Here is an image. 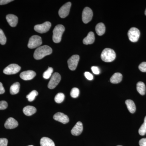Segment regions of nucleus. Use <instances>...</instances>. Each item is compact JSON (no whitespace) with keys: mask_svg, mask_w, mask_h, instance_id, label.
I'll return each instance as SVG.
<instances>
[{"mask_svg":"<svg viewBox=\"0 0 146 146\" xmlns=\"http://www.w3.org/2000/svg\"><path fill=\"white\" fill-rule=\"evenodd\" d=\"M52 52V49L47 45L38 47L34 53V58L36 60H40L45 56L51 54Z\"/></svg>","mask_w":146,"mask_h":146,"instance_id":"1","label":"nucleus"},{"mask_svg":"<svg viewBox=\"0 0 146 146\" xmlns=\"http://www.w3.org/2000/svg\"><path fill=\"white\" fill-rule=\"evenodd\" d=\"M65 28L63 25H58L55 27L53 31L52 39L55 43H59L61 41L62 36L65 31Z\"/></svg>","mask_w":146,"mask_h":146,"instance_id":"2","label":"nucleus"},{"mask_svg":"<svg viewBox=\"0 0 146 146\" xmlns=\"http://www.w3.org/2000/svg\"><path fill=\"white\" fill-rule=\"evenodd\" d=\"M116 53L114 50L106 48L103 50L101 57L102 60L105 62H111L116 58Z\"/></svg>","mask_w":146,"mask_h":146,"instance_id":"3","label":"nucleus"},{"mask_svg":"<svg viewBox=\"0 0 146 146\" xmlns=\"http://www.w3.org/2000/svg\"><path fill=\"white\" fill-rule=\"evenodd\" d=\"M42 39L41 36L38 35H33L29 40L28 47L29 48L34 49L42 45Z\"/></svg>","mask_w":146,"mask_h":146,"instance_id":"4","label":"nucleus"},{"mask_svg":"<svg viewBox=\"0 0 146 146\" xmlns=\"http://www.w3.org/2000/svg\"><path fill=\"white\" fill-rule=\"evenodd\" d=\"M129 39L131 42H137L140 36V31L135 27H132L128 32Z\"/></svg>","mask_w":146,"mask_h":146,"instance_id":"5","label":"nucleus"},{"mask_svg":"<svg viewBox=\"0 0 146 146\" xmlns=\"http://www.w3.org/2000/svg\"><path fill=\"white\" fill-rule=\"evenodd\" d=\"M61 80V76L59 73L56 72L52 76L48 84V88L50 89H53L55 88Z\"/></svg>","mask_w":146,"mask_h":146,"instance_id":"6","label":"nucleus"},{"mask_svg":"<svg viewBox=\"0 0 146 146\" xmlns=\"http://www.w3.org/2000/svg\"><path fill=\"white\" fill-rule=\"evenodd\" d=\"M51 27V23L49 22H46L44 23L35 25L34 27V30L39 33H46L49 30Z\"/></svg>","mask_w":146,"mask_h":146,"instance_id":"7","label":"nucleus"},{"mask_svg":"<svg viewBox=\"0 0 146 146\" xmlns=\"http://www.w3.org/2000/svg\"><path fill=\"white\" fill-rule=\"evenodd\" d=\"M21 70V67L16 64H11L8 65L3 70V73L7 75L17 74Z\"/></svg>","mask_w":146,"mask_h":146,"instance_id":"8","label":"nucleus"},{"mask_svg":"<svg viewBox=\"0 0 146 146\" xmlns=\"http://www.w3.org/2000/svg\"><path fill=\"white\" fill-rule=\"evenodd\" d=\"M93 13L92 10L89 7L84 8L82 13V20L84 23L87 24L92 20Z\"/></svg>","mask_w":146,"mask_h":146,"instance_id":"9","label":"nucleus"},{"mask_svg":"<svg viewBox=\"0 0 146 146\" xmlns=\"http://www.w3.org/2000/svg\"><path fill=\"white\" fill-rule=\"evenodd\" d=\"M79 59L80 56L78 55H74L68 59V67L71 70L74 71L76 70L78 65Z\"/></svg>","mask_w":146,"mask_h":146,"instance_id":"10","label":"nucleus"},{"mask_svg":"<svg viewBox=\"0 0 146 146\" xmlns=\"http://www.w3.org/2000/svg\"><path fill=\"white\" fill-rule=\"evenodd\" d=\"M71 5V2H68L65 3L60 7L58 11V14L60 18H65L69 15L70 9Z\"/></svg>","mask_w":146,"mask_h":146,"instance_id":"11","label":"nucleus"},{"mask_svg":"<svg viewBox=\"0 0 146 146\" xmlns=\"http://www.w3.org/2000/svg\"><path fill=\"white\" fill-rule=\"evenodd\" d=\"M53 119L63 124H66L69 122L68 116L62 112H58L55 114L53 116Z\"/></svg>","mask_w":146,"mask_h":146,"instance_id":"12","label":"nucleus"},{"mask_svg":"<svg viewBox=\"0 0 146 146\" xmlns=\"http://www.w3.org/2000/svg\"><path fill=\"white\" fill-rule=\"evenodd\" d=\"M36 75V73L34 71L28 70L21 73L20 74V77L23 80H31L34 78Z\"/></svg>","mask_w":146,"mask_h":146,"instance_id":"13","label":"nucleus"},{"mask_svg":"<svg viewBox=\"0 0 146 146\" xmlns=\"http://www.w3.org/2000/svg\"><path fill=\"white\" fill-rule=\"evenodd\" d=\"M83 131V125L80 121L78 122L71 130V133L74 136L80 135Z\"/></svg>","mask_w":146,"mask_h":146,"instance_id":"14","label":"nucleus"},{"mask_svg":"<svg viewBox=\"0 0 146 146\" xmlns=\"http://www.w3.org/2000/svg\"><path fill=\"white\" fill-rule=\"evenodd\" d=\"M18 121L14 118L10 117L7 119L5 123V127L7 129H12L18 126Z\"/></svg>","mask_w":146,"mask_h":146,"instance_id":"15","label":"nucleus"},{"mask_svg":"<svg viewBox=\"0 0 146 146\" xmlns=\"http://www.w3.org/2000/svg\"><path fill=\"white\" fill-rule=\"evenodd\" d=\"M6 18L11 27H14L17 26L18 23V18L17 16L13 14H8L7 15Z\"/></svg>","mask_w":146,"mask_h":146,"instance_id":"16","label":"nucleus"},{"mask_svg":"<svg viewBox=\"0 0 146 146\" xmlns=\"http://www.w3.org/2000/svg\"><path fill=\"white\" fill-rule=\"evenodd\" d=\"M95 37L94 33L93 32H90L87 36L84 39L83 43L85 45L91 44L95 42Z\"/></svg>","mask_w":146,"mask_h":146,"instance_id":"17","label":"nucleus"},{"mask_svg":"<svg viewBox=\"0 0 146 146\" xmlns=\"http://www.w3.org/2000/svg\"><path fill=\"white\" fill-rule=\"evenodd\" d=\"M123 76L120 73H116L114 74L110 79V81L112 84L120 83L122 80Z\"/></svg>","mask_w":146,"mask_h":146,"instance_id":"18","label":"nucleus"},{"mask_svg":"<svg viewBox=\"0 0 146 146\" xmlns=\"http://www.w3.org/2000/svg\"><path fill=\"white\" fill-rule=\"evenodd\" d=\"M36 108L34 106H28L23 108V111L25 115L27 116H30L33 115L36 112Z\"/></svg>","mask_w":146,"mask_h":146,"instance_id":"19","label":"nucleus"},{"mask_svg":"<svg viewBox=\"0 0 146 146\" xmlns=\"http://www.w3.org/2000/svg\"><path fill=\"white\" fill-rule=\"evenodd\" d=\"M40 144L41 146H55L53 141L47 137H43L41 138Z\"/></svg>","mask_w":146,"mask_h":146,"instance_id":"20","label":"nucleus"},{"mask_svg":"<svg viewBox=\"0 0 146 146\" xmlns=\"http://www.w3.org/2000/svg\"><path fill=\"white\" fill-rule=\"evenodd\" d=\"M127 107L129 112L131 113H134L136 112V107L134 102L131 100H127L125 101Z\"/></svg>","mask_w":146,"mask_h":146,"instance_id":"21","label":"nucleus"},{"mask_svg":"<svg viewBox=\"0 0 146 146\" xmlns=\"http://www.w3.org/2000/svg\"><path fill=\"white\" fill-rule=\"evenodd\" d=\"M96 31L97 34L100 36L104 34L106 31V27L104 24L99 23L97 24L96 27Z\"/></svg>","mask_w":146,"mask_h":146,"instance_id":"22","label":"nucleus"},{"mask_svg":"<svg viewBox=\"0 0 146 146\" xmlns=\"http://www.w3.org/2000/svg\"><path fill=\"white\" fill-rule=\"evenodd\" d=\"M136 88L138 93L142 96H144L146 93V86L144 82H139L137 84Z\"/></svg>","mask_w":146,"mask_h":146,"instance_id":"23","label":"nucleus"},{"mask_svg":"<svg viewBox=\"0 0 146 146\" xmlns=\"http://www.w3.org/2000/svg\"><path fill=\"white\" fill-rule=\"evenodd\" d=\"M20 84L17 82L11 85L10 88V93L11 95H15L18 94L20 91Z\"/></svg>","mask_w":146,"mask_h":146,"instance_id":"24","label":"nucleus"},{"mask_svg":"<svg viewBox=\"0 0 146 146\" xmlns=\"http://www.w3.org/2000/svg\"><path fill=\"white\" fill-rule=\"evenodd\" d=\"M65 95L63 93H58L54 98V100L57 103H61L64 101Z\"/></svg>","mask_w":146,"mask_h":146,"instance_id":"25","label":"nucleus"},{"mask_svg":"<svg viewBox=\"0 0 146 146\" xmlns=\"http://www.w3.org/2000/svg\"><path fill=\"white\" fill-rule=\"evenodd\" d=\"M138 132L141 136H144L146 133V116L144 119L143 123L139 128Z\"/></svg>","mask_w":146,"mask_h":146,"instance_id":"26","label":"nucleus"},{"mask_svg":"<svg viewBox=\"0 0 146 146\" xmlns=\"http://www.w3.org/2000/svg\"><path fill=\"white\" fill-rule=\"evenodd\" d=\"M38 95V93L37 91L33 90L27 96L26 98L29 101L31 102L34 100L35 97Z\"/></svg>","mask_w":146,"mask_h":146,"instance_id":"27","label":"nucleus"},{"mask_svg":"<svg viewBox=\"0 0 146 146\" xmlns=\"http://www.w3.org/2000/svg\"><path fill=\"white\" fill-rule=\"evenodd\" d=\"M53 71V68L49 67L48 68V70L43 74V78L46 79H48L51 76Z\"/></svg>","mask_w":146,"mask_h":146,"instance_id":"28","label":"nucleus"},{"mask_svg":"<svg viewBox=\"0 0 146 146\" xmlns=\"http://www.w3.org/2000/svg\"><path fill=\"white\" fill-rule=\"evenodd\" d=\"M7 42V38L2 30L0 29V44H5Z\"/></svg>","mask_w":146,"mask_h":146,"instance_id":"29","label":"nucleus"},{"mask_svg":"<svg viewBox=\"0 0 146 146\" xmlns=\"http://www.w3.org/2000/svg\"><path fill=\"white\" fill-rule=\"evenodd\" d=\"M80 94V91L77 88H74L71 90L70 95L73 98H77L78 97Z\"/></svg>","mask_w":146,"mask_h":146,"instance_id":"30","label":"nucleus"},{"mask_svg":"<svg viewBox=\"0 0 146 146\" xmlns=\"http://www.w3.org/2000/svg\"><path fill=\"white\" fill-rule=\"evenodd\" d=\"M140 70L143 72H146V62H142L138 67Z\"/></svg>","mask_w":146,"mask_h":146,"instance_id":"31","label":"nucleus"},{"mask_svg":"<svg viewBox=\"0 0 146 146\" xmlns=\"http://www.w3.org/2000/svg\"><path fill=\"white\" fill-rule=\"evenodd\" d=\"M8 106L7 103L5 101H0V110L6 109Z\"/></svg>","mask_w":146,"mask_h":146,"instance_id":"32","label":"nucleus"},{"mask_svg":"<svg viewBox=\"0 0 146 146\" xmlns=\"http://www.w3.org/2000/svg\"><path fill=\"white\" fill-rule=\"evenodd\" d=\"M8 140L5 138H0V146H7Z\"/></svg>","mask_w":146,"mask_h":146,"instance_id":"33","label":"nucleus"},{"mask_svg":"<svg viewBox=\"0 0 146 146\" xmlns=\"http://www.w3.org/2000/svg\"><path fill=\"white\" fill-rule=\"evenodd\" d=\"M91 70L95 74H99L100 73L99 68L96 66H93L91 67Z\"/></svg>","mask_w":146,"mask_h":146,"instance_id":"34","label":"nucleus"},{"mask_svg":"<svg viewBox=\"0 0 146 146\" xmlns=\"http://www.w3.org/2000/svg\"><path fill=\"white\" fill-rule=\"evenodd\" d=\"M84 76H85V77L89 80H92L94 79L93 76L89 72H85L84 73Z\"/></svg>","mask_w":146,"mask_h":146,"instance_id":"35","label":"nucleus"},{"mask_svg":"<svg viewBox=\"0 0 146 146\" xmlns=\"http://www.w3.org/2000/svg\"><path fill=\"white\" fill-rule=\"evenodd\" d=\"M140 146H146V138L141 139L139 143Z\"/></svg>","mask_w":146,"mask_h":146,"instance_id":"36","label":"nucleus"},{"mask_svg":"<svg viewBox=\"0 0 146 146\" xmlns=\"http://www.w3.org/2000/svg\"><path fill=\"white\" fill-rule=\"evenodd\" d=\"M12 0H0V5H4L13 1Z\"/></svg>","mask_w":146,"mask_h":146,"instance_id":"37","label":"nucleus"},{"mask_svg":"<svg viewBox=\"0 0 146 146\" xmlns=\"http://www.w3.org/2000/svg\"><path fill=\"white\" fill-rule=\"evenodd\" d=\"M5 92V90L4 88L2 83L0 82V94H3Z\"/></svg>","mask_w":146,"mask_h":146,"instance_id":"38","label":"nucleus"},{"mask_svg":"<svg viewBox=\"0 0 146 146\" xmlns=\"http://www.w3.org/2000/svg\"><path fill=\"white\" fill-rule=\"evenodd\" d=\"M145 15L146 16V9L145 11Z\"/></svg>","mask_w":146,"mask_h":146,"instance_id":"39","label":"nucleus"},{"mask_svg":"<svg viewBox=\"0 0 146 146\" xmlns=\"http://www.w3.org/2000/svg\"><path fill=\"white\" fill-rule=\"evenodd\" d=\"M33 146V145H29V146Z\"/></svg>","mask_w":146,"mask_h":146,"instance_id":"40","label":"nucleus"},{"mask_svg":"<svg viewBox=\"0 0 146 146\" xmlns=\"http://www.w3.org/2000/svg\"><path fill=\"white\" fill-rule=\"evenodd\" d=\"M121 146V145H118V146Z\"/></svg>","mask_w":146,"mask_h":146,"instance_id":"41","label":"nucleus"}]
</instances>
